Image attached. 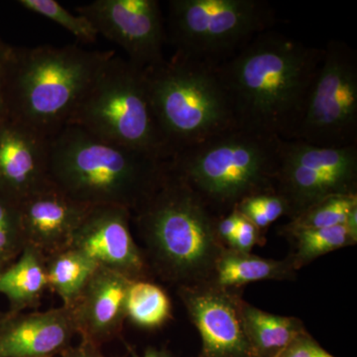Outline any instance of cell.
I'll use <instances>...</instances> for the list:
<instances>
[{
  "label": "cell",
  "mask_w": 357,
  "mask_h": 357,
  "mask_svg": "<svg viewBox=\"0 0 357 357\" xmlns=\"http://www.w3.org/2000/svg\"><path fill=\"white\" fill-rule=\"evenodd\" d=\"M324 48L270 29L218 66L236 126L295 139Z\"/></svg>",
  "instance_id": "6da1fadb"
},
{
  "label": "cell",
  "mask_w": 357,
  "mask_h": 357,
  "mask_svg": "<svg viewBox=\"0 0 357 357\" xmlns=\"http://www.w3.org/2000/svg\"><path fill=\"white\" fill-rule=\"evenodd\" d=\"M132 218L148 261L162 279L178 287L211 281L225 248L217 234L218 218L169 162L158 187Z\"/></svg>",
  "instance_id": "7a4b0ae2"
},
{
  "label": "cell",
  "mask_w": 357,
  "mask_h": 357,
  "mask_svg": "<svg viewBox=\"0 0 357 357\" xmlns=\"http://www.w3.org/2000/svg\"><path fill=\"white\" fill-rule=\"evenodd\" d=\"M169 160L100 139L68 126L49 140V178L91 206H117L131 213L157 189Z\"/></svg>",
  "instance_id": "3957f363"
},
{
  "label": "cell",
  "mask_w": 357,
  "mask_h": 357,
  "mask_svg": "<svg viewBox=\"0 0 357 357\" xmlns=\"http://www.w3.org/2000/svg\"><path fill=\"white\" fill-rule=\"evenodd\" d=\"M115 55L114 50H88L79 45L13 47L7 70V116L51 138L69 126Z\"/></svg>",
  "instance_id": "277c9868"
},
{
  "label": "cell",
  "mask_w": 357,
  "mask_h": 357,
  "mask_svg": "<svg viewBox=\"0 0 357 357\" xmlns=\"http://www.w3.org/2000/svg\"><path fill=\"white\" fill-rule=\"evenodd\" d=\"M283 142L234 126L174 155L169 165L220 218L248 197L276 192Z\"/></svg>",
  "instance_id": "5b68a950"
},
{
  "label": "cell",
  "mask_w": 357,
  "mask_h": 357,
  "mask_svg": "<svg viewBox=\"0 0 357 357\" xmlns=\"http://www.w3.org/2000/svg\"><path fill=\"white\" fill-rule=\"evenodd\" d=\"M144 70L155 119L172 158L237 126L217 67L174 54Z\"/></svg>",
  "instance_id": "8992f818"
},
{
  "label": "cell",
  "mask_w": 357,
  "mask_h": 357,
  "mask_svg": "<svg viewBox=\"0 0 357 357\" xmlns=\"http://www.w3.org/2000/svg\"><path fill=\"white\" fill-rule=\"evenodd\" d=\"M69 126L156 158H172L155 119L145 70L117 55L102 68Z\"/></svg>",
  "instance_id": "52a82bcc"
},
{
  "label": "cell",
  "mask_w": 357,
  "mask_h": 357,
  "mask_svg": "<svg viewBox=\"0 0 357 357\" xmlns=\"http://www.w3.org/2000/svg\"><path fill=\"white\" fill-rule=\"evenodd\" d=\"M275 23L276 13L264 0H171L167 41L175 55L218 67Z\"/></svg>",
  "instance_id": "ba28073f"
},
{
  "label": "cell",
  "mask_w": 357,
  "mask_h": 357,
  "mask_svg": "<svg viewBox=\"0 0 357 357\" xmlns=\"http://www.w3.org/2000/svg\"><path fill=\"white\" fill-rule=\"evenodd\" d=\"M319 147L357 144V54L331 40L310 91L295 139Z\"/></svg>",
  "instance_id": "9c48e42d"
},
{
  "label": "cell",
  "mask_w": 357,
  "mask_h": 357,
  "mask_svg": "<svg viewBox=\"0 0 357 357\" xmlns=\"http://www.w3.org/2000/svg\"><path fill=\"white\" fill-rule=\"evenodd\" d=\"M276 192L290 220L323 199L357 195V144L328 148L284 140Z\"/></svg>",
  "instance_id": "30bf717a"
},
{
  "label": "cell",
  "mask_w": 357,
  "mask_h": 357,
  "mask_svg": "<svg viewBox=\"0 0 357 357\" xmlns=\"http://www.w3.org/2000/svg\"><path fill=\"white\" fill-rule=\"evenodd\" d=\"M76 10L136 67L147 70L166 60L165 21L157 0H96Z\"/></svg>",
  "instance_id": "8fae6325"
},
{
  "label": "cell",
  "mask_w": 357,
  "mask_h": 357,
  "mask_svg": "<svg viewBox=\"0 0 357 357\" xmlns=\"http://www.w3.org/2000/svg\"><path fill=\"white\" fill-rule=\"evenodd\" d=\"M178 295L201 335V357L252 356L239 311L241 295L211 282L180 286Z\"/></svg>",
  "instance_id": "7c38bea8"
},
{
  "label": "cell",
  "mask_w": 357,
  "mask_h": 357,
  "mask_svg": "<svg viewBox=\"0 0 357 357\" xmlns=\"http://www.w3.org/2000/svg\"><path fill=\"white\" fill-rule=\"evenodd\" d=\"M131 218V211L122 206H91L70 248L83 253L98 266L114 270L130 280H147L149 264L134 241Z\"/></svg>",
  "instance_id": "4fadbf2b"
},
{
  "label": "cell",
  "mask_w": 357,
  "mask_h": 357,
  "mask_svg": "<svg viewBox=\"0 0 357 357\" xmlns=\"http://www.w3.org/2000/svg\"><path fill=\"white\" fill-rule=\"evenodd\" d=\"M20 208L25 245L47 259L70 248L91 206L70 198L50 181L22 199Z\"/></svg>",
  "instance_id": "5bb4252c"
},
{
  "label": "cell",
  "mask_w": 357,
  "mask_h": 357,
  "mask_svg": "<svg viewBox=\"0 0 357 357\" xmlns=\"http://www.w3.org/2000/svg\"><path fill=\"white\" fill-rule=\"evenodd\" d=\"M49 140L7 115L0 119V194L20 203L50 182Z\"/></svg>",
  "instance_id": "9a60e30c"
},
{
  "label": "cell",
  "mask_w": 357,
  "mask_h": 357,
  "mask_svg": "<svg viewBox=\"0 0 357 357\" xmlns=\"http://www.w3.org/2000/svg\"><path fill=\"white\" fill-rule=\"evenodd\" d=\"M77 333L70 310L10 312L0 319V357H50Z\"/></svg>",
  "instance_id": "2e32d148"
},
{
  "label": "cell",
  "mask_w": 357,
  "mask_h": 357,
  "mask_svg": "<svg viewBox=\"0 0 357 357\" xmlns=\"http://www.w3.org/2000/svg\"><path fill=\"white\" fill-rule=\"evenodd\" d=\"M132 280L114 270L98 266L73 306L77 333L95 344L114 335L126 319V302Z\"/></svg>",
  "instance_id": "e0dca14e"
},
{
  "label": "cell",
  "mask_w": 357,
  "mask_h": 357,
  "mask_svg": "<svg viewBox=\"0 0 357 357\" xmlns=\"http://www.w3.org/2000/svg\"><path fill=\"white\" fill-rule=\"evenodd\" d=\"M296 270L290 258L268 259L252 253L225 248L215 262L211 283L227 290H237L255 282L294 280Z\"/></svg>",
  "instance_id": "ac0fdd59"
},
{
  "label": "cell",
  "mask_w": 357,
  "mask_h": 357,
  "mask_svg": "<svg viewBox=\"0 0 357 357\" xmlns=\"http://www.w3.org/2000/svg\"><path fill=\"white\" fill-rule=\"evenodd\" d=\"M239 311L244 333L253 356L257 357H278L296 337L307 331L300 319L262 311L243 298Z\"/></svg>",
  "instance_id": "d6986e66"
},
{
  "label": "cell",
  "mask_w": 357,
  "mask_h": 357,
  "mask_svg": "<svg viewBox=\"0 0 357 357\" xmlns=\"http://www.w3.org/2000/svg\"><path fill=\"white\" fill-rule=\"evenodd\" d=\"M47 288L46 259L31 246L25 245L0 273V294L8 301L10 312L37 306Z\"/></svg>",
  "instance_id": "ffe728a7"
},
{
  "label": "cell",
  "mask_w": 357,
  "mask_h": 357,
  "mask_svg": "<svg viewBox=\"0 0 357 357\" xmlns=\"http://www.w3.org/2000/svg\"><path fill=\"white\" fill-rule=\"evenodd\" d=\"M98 267L83 253L66 249L46 259L48 288L61 298L63 306L70 307Z\"/></svg>",
  "instance_id": "44dd1931"
},
{
  "label": "cell",
  "mask_w": 357,
  "mask_h": 357,
  "mask_svg": "<svg viewBox=\"0 0 357 357\" xmlns=\"http://www.w3.org/2000/svg\"><path fill=\"white\" fill-rule=\"evenodd\" d=\"M126 319L134 325L155 330L172 318V303L165 291L153 282H131L126 296Z\"/></svg>",
  "instance_id": "7402d4cb"
},
{
  "label": "cell",
  "mask_w": 357,
  "mask_h": 357,
  "mask_svg": "<svg viewBox=\"0 0 357 357\" xmlns=\"http://www.w3.org/2000/svg\"><path fill=\"white\" fill-rule=\"evenodd\" d=\"M293 243V252L289 258L294 269H301L314 259L337 249L356 245L344 225L328 229H306L284 234Z\"/></svg>",
  "instance_id": "603a6c76"
},
{
  "label": "cell",
  "mask_w": 357,
  "mask_h": 357,
  "mask_svg": "<svg viewBox=\"0 0 357 357\" xmlns=\"http://www.w3.org/2000/svg\"><path fill=\"white\" fill-rule=\"evenodd\" d=\"M357 208V195H344L323 199L309 206L281 229L282 234L299 230L328 229L344 225L347 215Z\"/></svg>",
  "instance_id": "cb8c5ba5"
},
{
  "label": "cell",
  "mask_w": 357,
  "mask_h": 357,
  "mask_svg": "<svg viewBox=\"0 0 357 357\" xmlns=\"http://www.w3.org/2000/svg\"><path fill=\"white\" fill-rule=\"evenodd\" d=\"M18 4L64 28L82 43H95L98 38V32L89 20L79 14L70 13L55 0H20Z\"/></svg>",
  "instance_id": "d4e9b609"
},
{
  "label": "cell",
  "mask_w": 357,
  "mask_h": 357,
  "mask_svg": "<svg viewBox=\"0 0 357 357\" xmlns=\"http://www.w3.org/2000/svg\"><path fill=\"white\" fill-rule=\"evenodd\" d=\"M25 248L18 202L0 194V263H13Z\"/></svg>",
  "instance_id": "484cf974"
},
{
  "label": "cell",
  "mask_w": 357,
  "mask_h": 357,
  "mask_svg": "<svg viewBox=\"0 0 357 357\" xmlns=\"http://www.w3.org/2000/svg\"><path fill=\"white\" fill-rule=\"evenodd\" d=\"M278 357H337L326 351L319 342L305 332L295 338Z\"/></svg>",
  "instance_id": "4316f807"
},
{
  "label": "cell",
  "mask_w": 357,
  "mask_h": 357,
  "mask_svg": "<svg viewBox=\"0 0 357 357\" xmlns=\"http://www.w3.org/2000/svg\"><path fill=\"white\" fill-rule=\"evenodd\" d=\"M263 243L264 239H263L262 232L246 218L241 217L236 236L227 248L241 251V252L250 253L255 245Z\"/></svg>",
  "instance_id": "83f0119b"
},
{
  "label": "cell",
  "mask_w": 357,
  "mask_h": 357,
  "mask_svg": "<svg viewBox=\"0 0 357 357\" xmlns=\"http://www.w3.org/2000/svg\"><path fill=\"white\" fill-rule=\"evenodd\" d=\"M13 46L0 37V119L6 116V91L7 70Z\"/></svg>",
  "instance_id": "f1b7e54d"
},
{
  "label": "cell",
  "mask_w": 357,
  "mask_h": 357,
  "mask_svg": "<svg viewBox=\"0 0 357 357\" xmlns=\"http://www.w3.org/2000/svg\"><path fill=\"white\" fill-rule=\"evenodd\" d=\"M241 215L238 211L234 208L227 215L218 218L217 234L218 238L222 241L225 248L231 243L234 236H236L237 229H238L239 222H241Z\"/></svg>",
  "instance_id": "f546056e"
},
{
  "label": "cell",
  "mask_w": 357,
  "mask_h": 357,
  "mask_svg": "<svg viewBox=\"0 0 357 357\" xmlns=\"http://www.w3.org/2000/svg\"><path fill=\"white\" fill-rule=\"evenodd\" d=\"M67 357H102L93 349V344L84 342L83 345L75 351H70Z\"/></svg>",
  "instance_id": "4dcf8cb0"
},
{
  "label": "cell",
  "mask_w": 357,
  "mask_h": 357,
  "mask_svg": "<svg viewBox=\"0 0 357 357\" xmlns=\"http://www.w3.org/2000/svg\"><path fill=\"white\" fill-rule=\"evenodd\" d=\"M344 225L347 230H349V234H351L352 238L357 241V208H354L349 213Z\"/></svg>",
  "instance_id": "1f68e13d"
},
{
  "label": "cell",
  "mask_w": 357,
  "mask_h": 357,
  "mask_svg": "<svg viewBox=\"0 0 357 357\" xmlns=\"http://www.w3.org/2000/svg\"><path fill=\"white\" fill-rule=\"evenodd\" d=\"M135 357H171L169 354L165 352L157 351V349H150L145 351V354L142 356Z\"/></svg>",
  "instance_id": "d6a6232c"
},
{
  "label": "cell",
  "mask_w": 357,
  "mask_h": 357,
  "mask_svg": "<svg viewBox=\"0 0 357 357\" xmlns=\"http://www.w3.org/2000/svg\"><path fill=\"white\" fill-rule=\"evenodd\" d=\"M6 266H8V265L3 264V263H0V273H1L2 270H3Z\"/></svg>",
  "instance_id": "836d02e7"
},
{
  "label": "cell",
  "mask_w": 357,
  "mask_h": 357,
  "mask_svg": "<svg viewBox=\"0 0 357 357\" xmlns=\"http://www.w3.org/2000/svg\"><path fill=\"white\" fill-rule=\"evenodd\" d=\"M2 316H3V314H2L1 312H0V319H1Z\"/></svg>",
  "instance_id": "e575fe53"
},
{
  "label": "cell",
  "mask_w": 357,
  "mask_h": 357,
  "mask_svg": "<svg viewBox=\"0 0 357 357\" xmlns=\"http://www.w3.org/2000/svg\"><path fill=\"white\" fill-rule=\"evenodd\" d=\"M249 357H257V356H249Z\"/></svg>",
  "instance_id": "d590c367"
}]
</instances>
